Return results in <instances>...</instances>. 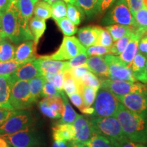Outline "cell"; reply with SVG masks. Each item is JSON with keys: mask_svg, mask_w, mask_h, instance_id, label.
Instances as JSON below:
<instances>
[{"mask_svg": "<svg viewBox=\"0 0 147 147\" xmlns=\"http://www.w3.org/2000/svg\"><path fill=\"white\" fill-rule=\"evenodd\" d=\"M1 32L12 43L18 45L27 40H34L25 19L17 8L15 0H10L1 20Z\"/></svg>", "mask_w": 147, "mask_h": 147, "instance_id": "1", "label": "cell"}, {"mask_svg": "<svg viewBox=\"0 0 147 147\" xmlns=\"http://www.w3.org/2000/svg\"><path fill=\"white\" fill-rule=\"evenodd\" d=\"M115 117L127 138L140 144L147 143V117L131 111L121 102Z\"/></svg>", "mask_w": 147, "mask_h": 147, "instance_id": "2", "label": "cell"}, {"mask_svg": "<svg viewBox=\"0 0 147 147\" xmlns=\"http://www.w3.org/2000/svg\"><path fill=\"white\" fill-rule=\"evenodd\" d=\"M90 121L95 134H101L108 138L117 147H119L121 143L127 139L123 131L120 123L115 116L93 117Z\"/></svg>", "mask_w": 147, "mask_h": 147, "instance_id": "3", "label": "cell"}, {"mask_svg": "<svg viewBox=\"0 0 147 147\" xmlns=\"http://www.w3.org/2000/svg\"><path fill=\"white\" fill-rule=\"evenodd\" d=\"M120 101L111 91L101 87L97 93L93 104V117H107L115 116Z\"/></svg>", "mask_w": 147, "mask_h": 147, "instance_id": "4", "label": "cell"}, {"mask_svg": "<svg viewBox=\"0 0 147 147\" xmlns=\"http://www.w3.org/2000/svg\"><path fill=\"white\" fill-rule=\"evenodd\" d=\"M110 8L102 20L104 25L119 24L135 29L134 16L125 0H117Z\"/></svg>", "mask_w": 147, "mask_h": 147, "instance_id": "5", "label": "cell"}, {"mask_svg": "<svg viewBox=\"0 0 147 147\" xmlns=\"http://www.w3.org/2000/svg\"><path fill=\"white\" fill-rule=\"evenodd\" d=\"M34 103L28 80H17L11 83L10 104L14 110H27Z\"/></svg>", "mask_w": 147, "mask_h": 147, "instance_id": "6", "label": "cell"}, {"mask_svg": "<svg viewBox=\"0 0 147 147\" xmlns=\"http://www.w3.org/2000/svg\"><path fill=\"white\" fill-rule=\"evenodd\" d=\"M109 70L108 79L115 81L136 82L129 65L125 63L119 56L108 54L104 56Z\"/></svg>", "mask_w": 147, "mask_h": 147, "instance_id": "7", "label": "cell"}, {"mask_svg": "<svg viewBox=\"0 0 147 147\" xmlns=\"http://www.w3.org/2000/svg\"><path fill=\"white\" fill-rule=\"evenodd\" d=\"M82 53H86V48L74 36H64L61 45L56 52L51 55L42 56L49 59L65 61L77 56Z\"/></svg>", "mask_w": 147, "mask_h": 147, "instance_id": "8", "label": "cell"}, {"mask_svg": "<svg viewBox=\"0 0 147 147\" xmlns=\"http://www.w3.org/2000/svg\"><path fill=\"white\" fill-rule=\"evenodd\" d=\"M11 147H29L43 144V138L32 127L12 134L0 135Z\"/></svg>", "mask_w": 147, "mask_h": 147, "instance_id": "9", "label": "cell"}, {"mask_svg": "<svg viewBox=\"0 0 147 147\" xmlns=\"http://www.w3.org/2000/svg\"><path fill=\"white\" fill-rule=\"evenodd\" d=\"M34 119L32 115L25 110L10 117L0 125V135L12 134L32 127Z\"/></svg>", "mask_w": 147, "mask_h": 147, "instance_id": "10", "label": "cell"}, {"mask_svg": "<svg viewBox=\"0 0 147 147\" xmlns=\"http://www.w3.org/2000/svg\"><path fill=\"white\" fill-rule=\"evenodd\" d=\"M101 87L106 88L115 96H121L132 93H141L147 94V85L140 82L115 81L106 78L102 80Z\"/></svg>", "mask_w": 147, "mask_h": 147, "instance_id": "11", "label": "cell"}, {"mask_svg": "<svg viewBox=\"0 0 147 147\" xmlns=\"http://www.w3.org/2000/svg\"><path fill=\"white\" fill-rule=\"evenodd\" d=\"M125 107L142 117H147V94L132 93L116 96Z\"/></svg>", "mask_w": 147, "mask_h": 147, "instance_id": "12", "label": "cell"}, {"mask_svg": "<svg viewBox=\"0 0 147 147\" xmlns=\"http://www.w3.org/2000/svg\"><path fill=\"white\" fill-rule=\"evenodd\" d=\"M74 129V139L73 141L86 144L95 134L91 121L83 115H78L72 123Z\"/></svg>", "mask_w": 147, "mask_h": 147, "instance_id": "13", "label": "cell"}, {"mask_svg": "<svg viewBox=\"0 0 147 147\" xmlns=\"http://www.w3.org/2000/svg\"><path fill=\"white\" fill-rule=\"evenodd\" d=\"M42 75L36 59L24 64L10 75L11 82L17 80H28Z\"/></svg>", "mask_w": 147, "mask_h": 147, "instance_id": "14", "label": "cell"}, {"mask_svg": "<svg viewBox=\"0 0 147 147\" xmlns=\"http://www.w3.org/2000/svg\"><path fill=\"white\" fill-rule=\"evenodd\" d=\"M38 44L34 40H27L16 48L14 59L22 65L36 59V48Z\"/></svg>", "mask_w": 147, "mask_h": 147, "instance_id": "15", "label": "cell"}, {"mask_svg": "<svg viewBox=\"0 0 147 147\" xmlns=\"http://www.w3.org/2000/svg\"><path fill=\"white\" fill-rule=\"evenodd\" d=\"M36 61L42 75L46 74H56L67 69V61L49 59L43 57L36 59Z\"/></svg>", "mask_w": 147, "mask_h": 147, "instance_id": "16", "label": "cell"}, {"mask_svg": "<svg viewBox=\"0 0 147 147\" xmlns=\"http://www.w3.org/2000/svg\"><path fill=\"white\" fill-rule=\"evenodd\" d=\"M142 36L136 32L135 29L131 33V38L125 50L119 55V57L125 63L129 65L134 57L138 52L139 42Z\"/></svg>", "mask_w": 147, "mask_h": 147, "instance_id": "17", "label": "cell"}, {"mask_svg": "<svg viewBox=\"0 0 147 147\" xmlns=\"http://www.w3.org/2000/svg\"><path fill=\"white\" fill-rule=\"evenodd\" d=\"M87 65L90 71L96 76L100 77L102 80L103 78L108 79L109 70L107 63L103 57H89L87 61Z\"/></svg>", "mask_w": 147, "mask_h": 147, "instance_id": "18", "label": "cell"}, {"mask_svg": "<svg viewBox=\"0 0 147 147\" xmlns=\"http://www.w3.org/2000/svg\"><path fill=\"white\" fill-rule=\"evenodd\" d=\"M99 26H87L78 32V39L85 48L96 45L100 33Z\"/></svg>", "mask_w": 147, "mask_h": 147, "instance_id": "19", "label": "cell"}, {"mask_svg": "<svg viewBox=\"0 0 147 147\" xmlns=\"http://www.w3.org/2000/svg\"><path fill=\"white\" fill-rule=\"evenodd\" d=\"M54 140H65L71 142L74 139V129L72 124L59 123L53 127Z\"/></svg>", "mask_w": 147, "mask_h": 147, "instance_id": "20", "label": "cell"}, {"mask_svg": "<svg viewBox=\"0 0 147 147\" xmlns=\"http://www.w3.org/2000/svg\"><path fill=\"white\" fill-rule=\"evenodd\" d=\"M10 76L0 75V108L14 110L10 104V93L12 83Z\"/></svg>", "mask_w": 147, "mask_h": 147, "instance_id": "21", "label": "cell"}, {"mask_svg": "<svg viewBox=\"0 0 147 147\" xmlns=\"http://www.w3.org/2000/svg\"><path fill=\"white\" fill-rule=\"evenodd\" d=\"M74 4L89 18H93L101 12V0H75Z\"/></svg>", "mask_w": 147, "mask_h": 147, "instance_id": "22", "label": "cell"}, {"mask_svg": "<svg viewBox=\"0 0 147 147\" xmlns=\"http://www.w3.org/2000/svg\"><path fill=\"white\" fill-rule=\"evenodd\" d=\"M146 61L147 58L138 51L130 63L129 66L136 80L142 82Z\"/></svg>", "mask_w": 147, "mask_h": 147, "instance_id": "23", "label": "cell"}, {"mask_svg": "<svg viewBox=\"0 0 147 147\" xmlns=\"http://www.w3.org/2000/svg\"><path fill=\"white\" fill-rule=\"evenodd\" d=\"M29 27L31 33L34 36L35 42L38 44L47 28L46 20L36 16L31 18L29 21Z\"/></svg>", "mask_w": 147, "mask_h": 147, "instance_id": "24", "label": "cell"}, {"mask_svg": "<svg viewBox=\"0 0 147 147\" xmlns=\"http://www.w3.org/2000/svg\"><path fill=\"white\" fill-rule=\"evenodd\" d=\"M15 51V47L12 42L3 36L0 41V62L14 59Z\"/></svg>", "mask_w": 147, "mask_h": 147, "instance_id": "25", "label": "cell"}, {"mask_svg": "<svg viewBox=\"0 0 147 147\" xmlns=\"http://www.w3.org/2000/svg\"><path fill=\"white\" fill-rule=\"evenodd\" d=\"M135 31L141 36L147 32V8L143 7L134 14Z\"/></svg>", "mask_w": 147, "mask_h": 147, "instance_id": "26", "label": "cell"}, {"mask_svg": "<svg viewBox=\"0 0 147 147\" xmlns=\"http://www.w3.org/2000/svg\"><path fill=\"white\" fill-rule=\"evenodd\" d=\"M15 1L20 13L29 21L34 14L35 5L39 0H15Z\"/></svg>", "mask_w": 147, "mask_h": 147, "instance_id": "27", "label": "cell"}, {"mask_svg": "<svg viewBox=\"0 0 147 147\" xmlns=\"http://www.w3.org/2000/svg\"><path fill=\"white\" fill-rule=\"evenodd\" d=\"M61 96L63 99L64 104V110L63 115H62L61 119L59 123H70L72 124L75 119H76L78 114L74 111L73 108L69 104L68 100L66 97L65 93L63 91H61Z\"/></svg>", "mask_w": 147, "mask_h": 147, "instance_id": "28", "label": "cell"}, {"mask_svg": "<svg viewBox=\"0 0 147 147\" xmlns=\"http://www.w3.org/2000/svg\"><path fill=\"white\" fill-rule=\"evenodd\" d=\"M47 79L43 75L37 76L29 80V89L32 99L35 102L42 96V91Z\"/></svg>", "mask_w": 147, "mask_h": 147, "instance_id": "29", "label": "cell"}, {"mask_svg": "<svg viewBox=\"0 0 147 147\" xmlns=\"http://www.w3.org/2000/svg\"><path fill=\"white\" fill-rule=\"evenodd\" d=\"M80 82L77 81L68 69L63 71V89L67 95L78 92Z\"/></svg>", "mask_w": 147, "mask_h": 147, "instance_id": "30", "label": "cell"}, {"mask_svg": "<svg viewBox=\"0 0 147 147\" xmlns=\"http://www.w3.org/2000/svg\"><path fill=\"white\" fill-rule=\"evenodd\" d=\"M98 90L99 89H95V88L84 85L80 82V86H79L78 93H80V95H82L84 104L86 107L93 106Z\"/></svg>", "mask_w": 147, "mask_h": 147, "instance_id": "31", "label": "cell"}, {"mask_svg": "<svg viewBox=\"0 0 147 147\" xmlns=\"http://www.w3.org/2000/svg\"><path fill=\"white\" fill-rule=\"evenodd\" d=\"M105 28L110 32L114 42H116L122 37L128 34L129 33L131 32L134 29L131 27L119 25V24H113V25H107Z\"/></svg>", "mask_w": 147, "mask_h": 147, "instance_id": "32", "label": "cell"}, {"mask_svg": "<svg viewBox=\"0 0 147 147\" xmlns=\"http://www.w3.org/2000/svg\"><path fill=\"white\" fill-rule=\"evenodd\" d=\"M34 14L36 17L47 20L51 17L52 6L51 4L45 1H38L35 5Z\"/></svg>", "mask_w": 147, "mask_h": 147, "instance_id": "33", "label": "cell"}, {"mask_svg": "<svg viewBox=\"0 0 147 147\" xmlns=\"http://www.w3.org/2000/svg\"><path fill=\"white\" fill-rule=\"evenodd\" d=\"M47 103V105L51 109L57 112L61 115H63L64 110V104L63 99L60 95H51V96L45 97L42 99Z\"/></svg>", "mask_w": 147, "mask_h": 147, "instance_id": "34", "label": "cell"}, {"mask_svg": "<svg viewBox=\"0 0 147 147\" xmlns=\"http://www.w3.org/2000/svg\"><path fill=\"white\" fill-rule=\"evenodd\" d=\"M85 144L88 147H117L108 138L98 134H94Z\"/></svg>", "mask_w": 147, "mask_h": 147, "instance_id": "35", "label": "cell"}, {"mask_svg": "<svg viewBox=\"0 0 147 147\" xmlns=\"http://www.w3.org/2000/svg\"><path fill=\"white\" fill-rule=\"evenodd\" d=\"M56 21V23L57 24L58 27H59L61 31L65 36H73L78 31L76 25H74L67 17L63 18L61 19L57 20V21Z\"/></svg>", "mask_w": 147, "mask_h": 147, "instance_id": "36", "label": "cell"}, {"mask_svg": "<svg viewBox=\"0 0 147 147\" xmlns=\"http://www.w3.org/2000/svg\"><path fill=\"white\" fill-rule=\"evenodd\" d=\"M84 12L74 3H67V18L76 25L81 22Z\"/></svg>", "mask_w": 147, "mask_h": 147, "instance_id": "37", "label": "cell"}, {"mask_svg": "<svg viewBox=\"0 0 147 147\" xmlns=\"http://www.w3.org/2000/svg\"><path fill=\"white\" fill-rule=\"evenodd\" d=\"M132 32L129 33L128 34L125 35V36L122 37V38L119 39L118 40H117L113 44V46L110 48V54L116 55V56H119L121 53L123 52L125 49L129 41Z\"/></svg>", "mask_w": 147, "mask_h": 147, "instance_id": "38", "label": "cell"}, {"mask_svg": "<svg viewBox=\"0 0 147 147\" xmlns=\"http://www.w3.org/2000/svg\"><path fill=\"white\" fill-rule=\"evenodd\" d=\"M51 6H52L51 17L55 21L67 16V4L65 2L63 1H57L53 3Z\"/></svg>", "mask_w": 147, "mask_h": 147, "instance_id": "39", "label": "cell"}, {"mask_svg": "<svg viewBox=\"0 0 147 147\" xmlns=\"http://www.w3.org/2000/svg\"><path fill=\"white\" fill-rule=\"evenodd\" d=\"M21 65H23L16 61L15 59L0 62V75L10 76Z\"/></svg>", "mask_w": 147, "mask_h": 147, "instance_id": "40", "label": "cell"}, {"mask_svg": "<svg viewBox=\"0 0 147 147\" xmlns=\"http://www.w3.org/2000/svg\"><path fill=\"white\" fill-rule=\"evenodd\" d=\"M80 82L84 85L97 89H100L102 86V79L97 78L96 75L91 71H89L82 75Z\"/></svg>", "mask_w": 147, "mask_h": 147, "instance_id": "41", "label": "cell"}, {"mask_svg": "<svg viewBox=\"0 0 147 147\" xmlns=\"http://www.w3.org/2000/svg\"><path fill=\"white\" fill-rule=\"evenodd\" d=\"M113 40L110 32L106 28L100 27L98 39L96 45H102L107 48H110L113 45Z\"/></svg>", "mask_w": 147, "mask_h": 147, "instance_id": "42", "label": "cell"}, {"mask_svg": "<svg viewBox=\"0 0 147 147\" xmlns=\"http://www.w3.org/2000/svg\"><path fill=\"white\" fill-rule=\"evenodd\" d=\"M86 53L89 57H103L106 55L110 54V48H107L102 45H95L87 48Z\"/></svg>", "mask_w": 147, "mask_h": 147, "instance_id": "43", "label": "cell"}, {"mask_svg": "<svg viewBox=\"0 0 147 147\" xmlns=\"http://www.w3.org/2000/svg\"><path fill=\"white\" fill-rule=\"evenodd\" d=\"M63 71L56 74H46L43 75V76H45L48 81L52 82L59 91H61L63 90Z\"/></svg>", "mask_w": 147, "mask_h": 147, "instance_id": "44", "label": "cell"}, {"mask_svg": "<svg viewBox=\"0 0 147 147\" xmlns=\"http://www.w3.org/2000/svg\"><path fill=\"white\" fill-rule=\"evenodd\" d=\"M88 58H89V56L87 55V53H82L78 55L77 56L69 59V61H67V69L84 65L87 63Z\"/></svg>", "mask_w": 147, "mask_h": 147, "instance_id": "45", "label": "cell"}, {"mask_svg": "<svg viewBox=\"0 0 147 147\" xmlns=\"http://www.w3.org/2000/svg\"><path fill=\"white\" fill-rule=\"evenodd\" d=\"M39 107L41 112L45 116L51 119H60L61 118V115L59 114L57 112L51 109L47 104L43 100L39 102Z\"/></svg>", "mask_w": 147, "mask_h": 147, "instance_id": "46", "label": "cell"}, {"mask_svg": "<svg viewBox=\"0 0 147 147\" xmlns=\"http://www.w3.org/2000/svg\"><path fill=\"white\" fill-rule=\"evenodd\" d=\"M68 70L70 71L72 76L78 82H80V80H81L82 75H84L85 73L89 72V71H91L89 67H88L87 63L84 64V65L78 66V67L68 69Z\"/></svg>", "mask_w": 147, "mask_h": 147, "instance_id": "47", "label": "cell"}, {"mask_svg": "<svg viewBox=\"0 0 147 147\" xmlns=\"http://www.w3.org/2000/svg\"><path fill=\"white\" fill-rule=\"evenodd\" d=\"M61 91L55 87V86L52 82L47 80L44 85L42 91V96L47 97L51 96V95H60Z\"/></svg>", "mask_w": 147, "mask_h": 147, "instance_id": "48", "label": "cell"}, {"mask_svg": "<svg viewBox=\"0 0 147 147\" xmlns=\"http://www.w3.org/2000/svg\"><path fill=\"white\" fill-rule=\"evenodd\" d=\"M68 97L74 105L78 108L82 113V111L86 108V106L84 105L83 99H82V97L80 95V93H78V92H76V93L69 95Z\"/></svg>", "mask_w": 147, "mask_h": 147, "instance_id": "49", "label": "cell"}, {"mask_svg": "<svg viewBox=\"0 0 147 147\" xmlns=\"http://www.w3.org/2000/svg\"><path fill=\"white\" fill-rule=\"evenodd\" d=\"M21 111V110H12L0 108V125H1L12 116L19 113Z\"/></svg>", "mask_w": 147, "mask_h": 147, "instance_id": "50", "label": "cell"}, {"mask_svg": "<svg viewBox=\"0 0 147 147\" xmlns=\"http://www.w3.org/2000/svg\"><path fill=\"white\" fill-rule=\"evenodd\" d=\"M125 1L133 16L136 12L144 7V0H125Z\"/></svg>", "mask_w": 147, "mask_h": 147, "instance_id": "51", "label": "cell"}, {"mask_svg": "<svg viewBox=\"0 0 147 147\" xmlns=\"http://www.w3.org/2000/svg\"><path fill=\"white\" fill-rule=\"evenodd\" d=\"M138 51L147 58V35L141 38L140 40Z\"/></svg>", "mask_w": 147, "mask_h": 147, "instance_id": "52", "label": "cell"}, {"mask_svg": "<svg viewBox=\"0 0 147 147\" xmlns=\"http://www.w3.org/2000/svg\"><path fill=\"white\" fill-rule=\"evenodd\" d=\"M117 0H101V13L110 8L115 3Z\"/></svg>", "mask_w": 147, "mask_h": 147, "instance_id": "53", "label": "cell"}, {"mask_svg": "<svg viewBox=\"0 0 147 147\" xmlns=\"http://www.w3.org/2000/svg\"><path fill=\"white\" fill-rule=\"evenodd\" d=\"M119 147H146L140 143H137L132 142L129 139H127L123 142H122L119 145Z\"/></svg>", "mask_w": 147, "mask_h": 147, "instance_id": "54", "label": "cell"}, {"mask_svg": "<svg viewBox=\"0 0 147 147\" xmlns=\"http://www.w3.org/2000/svg\"><path fill=\"white\" fill-rule=\"evenodd\" d=\"M52 147H71V142L65 140H54Z\"/></svg>", "mask_w": 147, "mask_h": 147, "instance_id": "55", "label": "cell"}, {"mask_svg": "<svg viewBox=\"0 0 147 147\" xmlns=\"http://www.w3.org/2000/svg\"><path fill=\"white\" fill-rule=\"evenodd\" d=\"M10 0H0V12H4Z\"/></svg>", "mask_w": 147, "mask_h": 147, "instance_id": "56", "label": "cell"}, {"mask_svg": "<svg viewBox=\"0 0 147 147\" xmlns=\"http://www.w3.org/2000/svg\"><path fill=\"white\" fill-rule=\"evenodd\" d=\"M45 1L49 3H50V4H52L53 3H54L55 1H63L66 3H74V4L75 3V0H45Z\"/></svg>", "mask_w": 147, "mask_h": 147, "instance_id": "57", "label": "cell"}, {"mask_svg": "<svg viewBox=\"0 0 147 147\" xmlns=\"http://www.w3.org/2000/svg\"><path fill=\"white\" fill-rule=\"evenodd\" d=\"M71 147H88L85 144L76 142L74 141H71Z\"/></svg>", "mask_w": 147, "mask_h": 147, "instance_id": "58", "label": "cell"}, {"mask_svg": "<svg viewBox=\"0 0 147 147\" xmlns=\"http://www.w3.org/2000/svg\"><path fill=\"white\" fill-rule=\"evenodd\" d=\"M0 147H10L8 142L1 136H0Z\"/></svg>", "mask_w": 147, "mask_h": 147, "instance_id": "59", "label": "cell"}, {"mask_svg": "<svg viewBox=\"0 0 147 147\" xmlns=\"http://www.w3.org/2000/svg\"><path fill=\"white\" fill-rule=\"evenodd\" d=\"M142 83L147 84V61H146V66H145V70H144V78H143Z\"/></svg>", "mask_w": 147, "mask_h": 147, "instance_id": "60", "label": "cell"}, {"mask_svg": "<svg viewBox=\"0 0 147 147\" xmlns=\"http://www.w3.org/2000/svg\"><path fill=\"white\" fill-rule=\"evenodd\" d=\"M3 12H0V31L1 29V20H2V15H3Z\"/></svg>", "mask_w": 147, "mask_h": 147, "instance_id": "61", "label": "cell"}, {"mask_svg": "<svg viewBox=\"0 0 147 147\" xmlns=\"http://www.w3.org/2000/svg\"><path fill=\"white\" fill-rule=\"evenodd\" d=\"M144 7L147 8V0H144Z\"/></svg>", "mask_w": 147, "mask_h": 147, "instance_id": "62", "label": "cell"}, {"mask_svg": "<svg viewBox=\"0 0 147 147\" xmlns=\"http://www.w3.org/2000/svg\"><path fill=\"white\" fill-rule=\"evenodd\" d=\"M3 37V34H2V32H1V31H0V41H1V38H2Z\"/></svg>", "mask_w": 147, "mask_h": 147, "instance_id": "63", "label": "cell"}, {"mask_svg": "<svg viewBox=\"0 0 147 147\" xmlns=\"http://www.w3.org/2000/svg\"><path fill=\"white\" fill-rule=\"evenodd\" d=\"M29 147H40L39 146H29Z\"/></svg>", "mask_w": 147, "mask_h": 147, "instance_id": "64", "label": "cell"}]
</instances>
